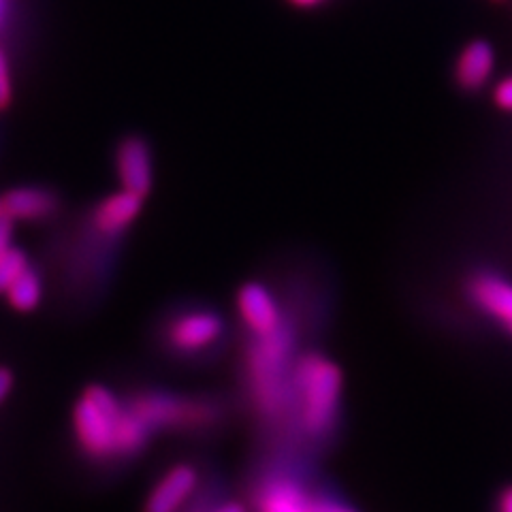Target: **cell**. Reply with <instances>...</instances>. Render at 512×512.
<instances>
[{"label": "cell", "mask_w": 512, "mask_h": 512, "mask_svg": "<svg viewBox=\"0 0 512 512\" xmlns=\"http://www.w3.org/2000/svg\"><path fill=\"white\" fill-rule=\"evenodd\" d=\"M71 423L77 446L96 461L135 457L152 436V429L103 384H90L79 395Z\"/></svg>", "instance_id": "6da1fadb"}, {"label": "cell", "mask_w": 512, "mask_h": 512, "mask_svg": "<svg viewBox=\"0 0 512 512\" xmlns=\"http://www.w3.org/2000/svg\"><path fill=\"white\" fill-rule=\"evenodd\" d=\"M293 389L301 425L312 438H323L338 421L344 376L338 363L320 352H308L293 367Z\"/></svg>", "instance_id": "7a4b0ae2"}, {"label": "cell", "mask_w": 512, "mask_h": 512, "mask_svg": "<svg viewBox=\"0 0 512 512\" xmlns=\"http://www.w3.org/2000/svg\"><path fill=\"white\" fill-rule=\"evenodd\" d=\"M293 335L282 325L278 331L256 338L248 352V374L256 404L267 414H280L293 389Z\"/></svg>", "instance_id": "3957f363"}, {"label": "cell", "mask_w": 512, "mask_h": 512, "mask_svg": "<svg viewBox=\"0 0 512 512\" xmlns=\"http://www.w3.org/2000/svg\"><path fill=\"white\" fill-rule=\"evenodd\" d=\"M152 434L158 429H192L214 419V408L203 399L178 397L167 393H143L128 404Z\"/></svg>", "instance_id": "277c9868"}, {"label": "cell", "mask_w": 512, "mask_h": 512, "mask_svg": "<svg viewBox=\"0 0 512 512\" xmlns=\"http://www.w3.org/2000/svg\"><path fill=\"white\" fill-rule=\"evenodd\" d=\"M116 169L122 190L146 199L152 190L154 169L152 152L141 137H128L120 143L116 154Z\"/></svg>", "instance_id": "5b68a950"}, {"label": "cell", "mask_w": 512, "mask_h": 512, "mask_svg": "<svg viewBox=\"0 0 512 512\" xmlns=\"http://www.w3.org/2000/svg\"><path fill=\"white\" fill-rule=\"evenodd\" d=\"M237 310L254 338H263L282 327L278 303L261 282H248L239 288Z\"/></svg>", "instance_id": "8992f818"}, {"label": "cell", "mask_w": 512, "mask_h": 512, "mask_svg": "<svg viewBox=\"0 0 512 512\" xmlns=\"http://www.w3.org/2000/svg\"><path fill=\"white\" fill-rule=\"evenodd\" d=\"M224 331L222 320L210 310L184 312L169 327V342L184 352H199L212 346Z\"/></svg>", "instance_id": "52a82bcc"}, {"label": "cell", "mask_w": 512, "mask_h": 512, "mask_svg": "<svg viewBox=\"0 0 512 512\" xmlns=\"http://www.w3.org/2000/svg\"><path fill=\"white\" fill-rule=\"evenodd\" d=\"M197 485L199 472L190 463H178L158 480L143 512H178L192 498Z\"/></svg>", "instance_id": "ba28073f"}, {"label": "cell", "mask_w": 512, "mask_h": 512, "mask_svg": "<svg viewBox=\"0 0 512 512\" xmlns=\"http://www.w3.org/2000/svg\"><path fill=\"white\" fill-rule=\"evenodd\" d=\"M468 293L480 310L512 335V282L495 274H478L470 280Z\"/></svg>", "instance_id": "9c48e42d"}, {"label": "cell", "mask_w": 512, "mask_h": 512, "mask_svg": "<svg viewBox=\"0 0 512 512\" xmlns=\"http://www.w3.org/2000/svg\"><path fill=\"white\" fill-rule=\"evenodd\" d=\"M58 207V199L52 190L22 186L13 188L0 199V212L13 222H39L50 218Z\"/></svg>", "instance_id": "30bf717a"}, {"label": "cell", "mask_w": 512, "mask_h": 512, "mask_svg": "<svg viewBox=\"0 0 512 512\" xmlns=\"http://www.w3.org/2000/svg\"><path fill=\"white\" fill-rule=\"evenodd\" d=\"M143 199L137 195H131V192L120 190L103 199L92 214L94 229L101 231L105 235H118L126 231L135 218L141 214Z\"/></svg>", "instance_id": "8fae6325"}, {"label": "cell", "mask_w": 512, "mask_h": 512, "mask_svg": "<svg viewBox=\"0 0 512 512\" xmlns=\"http://www.w3.org/2000/svg\"><path fill=\"white\" fill-rule=\"evenodd\" d=\"M259 512H314L312 495L291 478H274L256 495Z\"/></svg>", "instance_id": "7c38bea8"}, {"label": "cell", "mask_w": 512, "mask_h": 512, "mask_svg": "<svg viewBox=\"0 0 512 512\" xmlns=\"http://www.w3.org/2000/svg\"><path fill=\"white\" fill-rule=\"evenodd\" d=\"M495 67V52L487 41H472L463 47L457 60V82L466 90H478L487 84Z\"/></svg>", "instance_id": "4fadbf2b"}, {"label": "cell", "mask_w": 512, "mask_h": 512, "mask_svg": "<svg viewBox=\"0 0 512 512\" xmlns=\"http://www.w3.org/2000/svg\"><path fill=\"white\" fill-rule=\"evenodd\" d=\"M41 297H43V284H41L39 274L32 267H28L24 274L7 288V293H5V299L9 306L15 312H22V314L37 310V306L41 303Z\"/></svg>", "instance_id": "5bb4252c"}, {"label": "cell", "mask_w": 512, "mask_h": 512, "mask_svg": "<svg viewBox=\"0 0 512 512\" xmlns=\"http://www.w3.org/2000/svg\"><path fill=\"white\" fill-rule=\"evenodd\" d=\"M30 267L24 250L11 246L7 252L0 254V295L7 293V288L18 280Z\"/></svg>", "instance_id": "9a60e30c"}, {"label": "cell", "mask_w": 512, "mask_h": 512, "mask_svg": "<svg viewBox=\"0 0 512 512\" xmlns=\"http://www.w3.org/2000/svg\"><path fill=\"white\" fill-rule=\"evenodd\" d=\"M13 99V88H11V73H9V62L5 52L0 50V111L7 109Z\"/></svg>", "instance_id": "2e32d148"}, {"label": "cell", "mask_w": 512, "mask_h": 512, "mask_svg": "<svg viewBox=\"0 0 512 512\" xmlns=\"http://www.w3.org/2000/svg\"><path fill=\"white\" fill-rule=\"evenodd\" d=\"M312 508L314 512H357L355 508L346 506L344 502L325 498V495H312Z\"/></svg>", "instance_id": "e0dca14e"}, {"label": "cell", "mask_w": 512, "mask_h": 512, "mask_svg": "<svg viewBox=\"0 0 512 512\" xmlns=\"http://www.w3.org/2000/svg\"><path fill=\"white\" fill-rule=\"evenodd\" d=\"M493 99L498 103V107H502L504 111H512V75L502 79L493 92Z\"/></svg>", "instance_id": "ac0fdd59"}, {"label": "cell", "mask_w": 512, "mask_h": 512, "mask_svg": "<svg viewBox=\"0 0 512 512\" xmlns=\"http://www.w3.org/2000/svg\"><path fill=\"white\" fill-rule=\"evenodd\" d=\"M11 237H13V220L0 212V254L11 248Z\"/></svg>", "instance_id": "d6986e66"}, {"label": "cell", "mask_w": 512, "mask_h": 512, "mask_svg": "<svg viewBox=\"0 0 512 512\" xmlns=\"http://www.w3.org/2000/svg\"><path fill=\"white\" fill-rule=\"evenodd\" d=\"M11 389H13V374L11 370H7V367H0V404L9 397Z\"/></svg>", "instance_id": "ffe728a7"}, {"label": "cell", "mask_w": 512, "mask_h": 512, "mask_svg": "<svg viewBox=\"0 0 512 512\" xmlns=\"http://www.w3.org/2000/svg\"><path fill=\"white\" fill-rule=\"evenodd\" d=\"M207 512H248V510L239 502H224V504H218L216 508L207 510Z\"/></svg>", "instance_id": "44dd1931"}, {"label": "cell", "mask_w": 512, "mask_h": 512, "mask_svg": "<svg viewBox=\"0 0 512 512\" xmlns=\"http://www.w3.org/2000/svg\"><path fill=\"white\" fill-rule=\"evenodd\" d=\"M498 512H512V487H508L498 502Z\"/></svg>", "instance_id": "7402d4cb"}, {"label": "cell", "mask_w": 512, "mask_h": 512, "mask_svg": "<svg viewBox=\"0 0 512 512\" xmlns=\"http://www.w3.org/2000/svg\"><path fill=\"white\" fill-rule=\"evenodd\" d=\"M291 3L297 5V7H303V9H310V7H316L320 3H325V0H291Z\"/></svg>", "instance_id": "603a6c76"}, {"label": "cell", "mask_w": 512, "mask_h": 512, "mask_svg": "<svg viewBox=\"0 0 512 512\" xmlns=\"http://www.w3.org/2000/svg\"><path fill=\"white\" fill-rule=\"evenodd\" d=\"M7 5H9V0H0V22L5 20V13H7Z\"/></svg>", "instance_id": "cb8c5ba5"}]
</instances>
